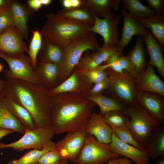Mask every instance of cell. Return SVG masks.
<instances>
[{"mask_svg":"<svg viewBox=\"0 0 164 164\" xmlns=\"http://www.w3.org/2000/svg\"><path fill=\"white\" fill-rule=\"evenodd\" d=\"M46 21L41 33L45 37L64 48L75 39L91 31L92 26L88 24L74 21L57 14L45 15Z\"/></svg>","mask_w":164,"mask_h":164,"instance_id":"3957f363","label":"cell"},{"mask_svg":"<svg viewBox=\"0 0 164 164\" xmlns=\"http://www.w3.org/2000/svg\"><path fill=\"white\" fill-rule=\"evenodd\" d=\"M72 8L79 7L82 5V0H71Z\"/></svg>","mask_w":164,"mask_h":164,"instance_id":"c3c4849f","label":"cell"},{"mask_svg":"<svg viewBox=\"0 0 164 164\" xmlns=\"http://www.w3.org/2000/svg\"><path fill=\"white\" fill-rule=\"evenodd\" d=\"M87 133L85 130L67 133L56 144L55 149L63 159L74 162L83 145Z\"/></svg>","mask_w":164,"mask_h":164,"instance_id":"4fadbf2b","label":"cell"},{"mask_svg":"<svg viewBox=\"0 0 164 164\" xmlns=\"http://www.w3.org/2000/svg\"><path fill=\"white\" fill-rule=\"evenodd\" d=\"M99 67L103 69L108 68L120 73H126L134 78L138 75L126 56L118 51L112 54Z\"/></svg>","mask_w":164,"mask_h":164,"instance_id":"cb8c5ba5","label":"cell"},{"mask_svg":"<svg viewBox=\"0 0 164 164\" xmlns=\"http://www.w3.org/2000/svg\"><path fill=\"white\" fill-rule=\"evenodd\" d=\"M135 18L145 28L150 30L153 37L164 49V17L162 15H155L147 18Z\"/></svg>","mask_w":164,"mask_h":164,"instance_id":"83f0119b","label":"cell"},{"mask_svg":"<svg viewBox=\"0 0 164 164\" xmlns=\"http://www.w3.org/2000/svg\"><path fill=\"white\" fill-rule=\"evenodd\" d=\"M85 75L94 84L101 81L108 77L107 73L105 70L99 67L96 69L88 72Z\"/></svg>","mask_w":164,"mask_h":164,"instance_id":"f35d334b","label":"cell"},{"mask_svg":"<svg viewBox=\"0 0 164 164\" xmlns=\"http://www.w3.org/2000/svg\"><path fill=\"white\" fill-rule=\"evenodd\" d=\"M35 164H39L36 163ZM54 164H69V161L66 159H63Z\"/></svg>","mask_w":164,"mask_h":164,"instance_id":"816d5d0a","label":"cell"},{"mask_svg":"<svg viewBox=\"0 0 164 164\" xmlns=\"http://www.w3.org/2000/svg\"><path fill=\"white\" fill-rule=\"evenodd\" d=\"M27 3L30 9L36 11L43 6L40 0H28Z\"/></svg>","mask_w":164,"mask_h":164,"instance_id":"ee69618b","label":"cell"},{"mask_svg":"<svg viewBox=\"0 0 164 164\" xmlns=\"http://www.w3.org/2000/svg\"><path fill=\"white\" fill-rule=\"evenodd\" d=\"M148 157L152 160L164 157V129L160 126L152 131L149 145L146 149Z\"/></svg>","mask_w":164,"mask_h":164,"instance_id":"f1b7e54d","label":"cell"},{"mask_svg":"<svg viewBox=\"0 0 164 164\" xmlns=\"http://www.w3.org/2000/svg\"><path fill=\"white\" fill-rule=\"evenodd\" d=\"M87 97L98 106L101 114L113 111H122L125 107L124 104L117 100L102 94L88 95Z\"/></svg>","mask_w":164,"mask_h":164,"instance_id":"4dcf8cb0","label":"cell"},{"mask_svg":"<svg viewBox=\"0 0 164 164\" xmlns=\"http://www.w3.org/2000/svg\"><path fill=\"white\" fill-rule=\"evenodd\" d=\"M34 70L40 84L48 90L59 85L60 67L56 65L37 61Z\"/></svg>","mask_w":164,"mask_h":164,"instance_id":"d6986e66","label":"cell"},{"mask_svg":"<svg viewBox=\"0 0 164 164\" xmlns=\"http://www.w3.org/2000/svg\"><path fill=\"white\" fill-rule=\"evenodd\" d=\"M70 20L89 25L92 26L95 21L94 15L83 3L81 6L70 9H63L56 13Z\"/></svg>","mask_w":164,"mask_h":164,"instance_id":"484cf974","label":"cell"},{"mask_svg":"<svg viewBox=\"0 0 164 164\" xmlns=\"http://www.w3.org/2000/svg\"><path fill=\"white\" fill-rule=\"evenodd\" d=\"M13 25L14 24L9 7L0 15V34Z\"/></svg>","mask_w":164,"mask_h":164,"instance_id":"ab89813d","label":"cell"},{"mask_svg":"<svg viewBox=\"0 0 164 164\" xmlns=\"http://www.w3.org/2000/svg\"><path fill=\"white\" fill-rule=\"evenodd\" d=\"M85 130L101 142L109 145L111 142L112 129L104 121L100 113H92Z\"/></svg>","mask_w":164,"mask_h":164,"instance_id":"7402d4cb","label":"cell"},{"mask_svg":"<svg viewBox=\"0 0 164 164\" xmlns=\"http://www.w3.org/2000/svg\"><path fill=\"white\" fill-rule=\"evenodd\" d=\"M87 96L72 93L50 96L51 127L55 134L86 130L96 105Z\"/></svg>","mask_w":164,"mask_h":164,"instance_id":"6da1fadb","label":"cell"},{"mask_svg":"<svg viewBox=\"0 0 164 164\" xmlns=\"http://www.w3.org/2000/svg\"><path fill=\"white\" fill-rule=\"evenodd\" d=\"M109 84V79L108 76L104 80L94 84L88 95H99L107 90Z\"/></svg>","mask_w":164,"mask_h":164,"instance_id":"60d3db41","label":"cell"},{"mask_svg":"<svg viewBox=\"0 0 164 164\" xmlns=\"http://www.w3.org/2000/svg\"><path fill=\"white\" fill-rule=\"evenodd\" d=\"M14 132L13 130L0 128V139L7 135L11 134Z\"/></svg>","mask_w":164,"mask_h":164,"instance_id":"bcb514c9","label":"cell"},{"mask_svg":"<svg viewBox=\"0 0 164 164\" xmlns=\"http://www.w3.org/2000/svg\"><path fill=\"white\" fill-rule=\"evenodd\" d=\"M121 13L123 18V24L118 50L119 52L122 53L134 36H140L142 38L145 36L147 29L135 17L130 14L124 6L121 7Z\"/></svg>","mask_w":164,"mask_h":164,"instance_id":"5bb4252c","label":"cell"},{"mask_svg":"<svg viewBox=\"0 0 164 164\" xmlns=\"http://www.w3.org/2000/svg\"><path fill=\"white\" fill-rule=\"evenodd\" d=\"M112 130L113 133L123 142L141 150L146 149L137 142L127 126L114 128Z\"/></svg>","mask_w":164,"mask_h":164,"instance_id":"8d00e7d4","label":"cell"},{"mask_svg":"<svg viewBox=\"0 0 164 164\" xmlns=\"http://www.w3.org/2000/svg\"><path fill=\"white\" fill-rule=\"evenodd\" d=\"M56 143L51 141L42 150L33 149L27 152L22 157L7 164H35L47 152L54 150Z\"/></svg>","mask_w":164,"mask_h":164,"instance_id":"1f68e13d","label":"cell"},{"mask_svg":"<svg viewBox=\"0 0 164 164\" xmlns=\"http://www.w3.org/2000/svg\"><path fill=\"white\" fill-rule=\"evenodd\" d=\"M64 159L60 152L55 149L45 153L38 161L39 164H54Z\"/></svg>","mask_w":164,"mask_h":164,"instance_id":"74e56055","label":"cell"},{"mask_svg":"<svg viewBox=\"0 0 164 164\" xmlns=\"http://www.w3.org/2000/svg\"><path fill=\"white\" fill-rule=\"evenodd\" d=\"M86 6L96 16L105 17L111 11L115 0H82Z\"/></svg>","mask_w":164,"mask_h":164,"instance_id":"836d02e7","label":"cell"},{"mask_svg":"<svg viewBox=\"0 0 164 164\" xmlns=\"http://www.w3.org/2000/svg\"><path fill=\"white\" fill-rule=\"evenodd\" d=\"M101 114L104 121L112 129L127 126L129 119L123 110L113 111Z\"/></svg>","mask_w":164,"mask_h":164,"instance_id":"e575fe53","label":"cell"},{"mask_svg":"<svg viewBox=\"0 0 164 164\" xmlns=\"http://www.w3.org/2000/svg\"><path fill=\"white\" fill-rule=\"evenodd\" d=\"M12 0H0V9H5L8 8Z\"/></svg>","mask_w":164,"mask_h":164,"instance_id":"f6af8a7d","label":"cell"},{"mask_svg":"<svg viewBox=\"0 0 164 164\" xmlns=\"http://www.w3.org/2000/svg\"><path fill=\"white\" fill-rule=\"evenodd\" d=\"M0 58L8 64L9 69L4 72L7 80L17 79L35 84H40L35 70L29 57L13 58L0 52Z\"/></svg>","mask_w":164,"mask_h":164,"instance_id":"30bf717a","label":"cell"},{"mask_svg":"<svg viewBox=\"0 0 164 164\" xmlns=\"http://www.w3.org/2000/svg\"><path fill=\"white\" fill-rule=\"evenodd\" d=\"M138 92H149L164 96V84L148 63L145 70L134 78Z\"/></svg>","mask_w":164,"mask_h":164,"instance_id":"2e32d148","label":"cell"},{"mask_svg":"<svg viewBox=\"0 0 164 164\" xmlns=\"http://www.w3.org/2000/svg\"><path fill=\"white\" fill-rule=\"evenodd\" d=\"M143 42L142 37L138 36L135 45L128 51L126 56L138 75L143 72L146 67L145 50Z\"/></svg>","mask_w":164,"mask_h":164,"instance_id":"4316f807","label":"cell"},{"mask_svg":"<svg viewBox=\"0 0 164 164\" xmlns=\"http://www.w3.org/2000/svg\"><path fill=\"white\" fill-rule=\"evenodd\" d=\"M23 39L14 25L10 26L0 34V52L13 58L24 57L28 48Z\"/></svg>","mask_w":164,"mask_h":164,"instance_id":"8fae6325","label":"cell"},{"mask_svg":"<svg viewBox=\"0 0 164 164\" xmlns=\"http://www.w3.org/2000/svg\"><path fill=\"white\" fill-rule=\"evenodd\" d=\"M107 163V164H134L129 159L123 157L113 158Z\"/></svg>","mask_w":164,"mask_h":164,"instance_id":"7bdbcfd3","label":"cell"},{"mask_svg":"<svg viewBox=\"0 0 164 164\" xmlns=\"http://www.w3.org/2000/svg\"><path fill=\"white\" fill-rule=\"evenodd\" d=\"M55 134L51 128L26 129L23 136L18 140L9 144L0 142V150L6 148H12L13 151H18L31 149L42 150L52 141Z\"/></svg>","mask_w":164,"mask_h":164,"instance_id":"ba28073f","label":"cell"},{"mask_svg":"<svg viewBox=\"0 0 164 164\" xmlns=\"http://www.w3.org/2000/svg\"><path fill=\"white\" fill-rule=\"evenodd\" d=\"M164 96L149 92H138L137 103L151 115L160 122H164Z\"/></svg>","mask_w":164,"mask_h":164,"instance_id":"ac0fdd59","label":"cell"},{"mask_svg":"<svg viewBox=\"0 0 164 164\" xmlns=\"http://www.w3.org/2000/svg\"><path fill=\"white\" fill-rule=\"evenodd\" d=\"M109 79L107 89L113 98L128 106L138 104L136 97L138 91L134 78L126 73H120L106 68L104 69Z\"/></svg>","mask_w":164,"mask_h":164,"instance_id":"8992f818","label":"cell"},{"mask_svg":"<svg viewBox=\"0 0 164 164\" xmlns=\"http://www.w3.org/2000/svg\"><path fill=\"white\" fill-rule=\"evenodd\" d=\"M94 16L95 21L90 30L102 36L104 44L102 47L118 50L120 41L118 26L121 21V15L117 14L111 11L102 19Z\"/></svg>","mask_w":164,"mask_h":164,"instance_id":"9c48e42d","label":"cell"},{"mask_svg":"<svg viewBox=\"0 0 164 164\" xmlns=\"http://www.w3.org/2000/svg\"><path fill=\"white\" fill-rule=\"evenodd\" d=\"M49 90L38 84L14 79L5 81L1 97L9 96L29 112L36 128H51Z\"/></svg>","mask_w":164,"mask_h":164,"instance_id":"7a4b0ae2","label":"cell"},{"mask_svg":"<svg viewBox=\"0 0 164 164\" xmlns=\"http://www.w3.org/2000/svg\"><path fill=\"white\" fill-rule=\"evenodd\" d=\"M5 81L0 78V94L2 91Z\"/></svg>","mask_w":164,"mask_h":164,"instance_id":"f5cc1de1","label":"cell"},{"mask_svg":"<svg viewBox=\"0 0 164 164\" xmlns=\"http://www.w3.org/2000/svg\"><path fill=\"white\" fill-rule=\"evenodd\" d=\"M150 57L148 63L156 67L161 77L164 79V60L162 56L163 49L152 35L151 31L146 30L145 36L142 38Z\"/></svg>","mask_w":164,"mask_h":164,"instance_id":"44dd1931","label":"cell"},{"mask_svg":"<svg viewBox=\"0 0 164 164\" xmlns=\"http://www.w3.org/2000/svg\"><path fill=\"white\" fill-rule=\"evenodd\" d=\"M4 67L0 63V73L4 71Z\"/></svg>","mask_w":164,"mask_h":164,"instance_id":"11a10c76","label":"cell"},{"mask_svg":"<svg viewBox=\"0 0 164 164\" xmlns=\"http://www.w3.org/2000/svg\"><path fill=\"white\" fill-rule=\"evenodd\" d=\"M128 117L127 127L137 142L145 149L149 142L153 131L161 123L138 104L125 107L123 110Z\"/></svg>","mask_w":164,"mask_h":164,"instance_id":"277c9868","label":"cell"},{"mask_svg":"<svg viewBox=\"0 0 164 164\" xmlns=\"http://www.w3.org/2000/svg\"><path fill=\"white\" fill-rule=\"evenodd\" d=\"M148 6L155 15H162L164 12V0H146Z\"/></svg>","mask_w":164,"mask_h":164,"instance_id":"b9f144b4","label":"cell"},{"mask_svg":"<svg viewBox=\"0 0 164 164\" xmlns=\"http://www.w3.org/2000/svg\"><path fill=\"white\" fill-rule=\"evenodd\" d=\"M120 156L113 152L109 145L97 141L87 132L82 148L74 164H104L114 158Z\"/></svg>","mask_w":164,"mask_h":164,"instance_id":"52a82bcc","label":"cell"},{"mask_svg":"<svg viewBox=\"0 0 164 164\" xmlns=\"http://www.w3.org/2000/svg\"><path fill=\"white\" fill-rule=\"evenodd\" d=\"M93 85L85 75L73 71L66 80L49 90L48 93L50 96L64 93L87 95Z\"/></svg>","mask_w":164,"mask_h":164,"instance_id":"7c38bea8","label":"cell"},{"mask_svg":"<svg viewBox=\"0 0 164 164\" xmlns=\"http://www.w3.org/2000/svg\"><path fill=\"white\" fill-rule=\"evenodd\" d=\"M61 3L65 9H70L72 8L71 0H62Z\"/></svg>","mask_w":164,"mask_h":164,"instance_id":"7dc6e473","label":"cell"},{"mask_svg":"<svg viewBox=\"0 0 164 164\" xmlns=\"http://www.w3.org/2000/svg\"><path fill=\"white\" fill-rule=\"evenodd\" d=\"M65 58L64 48L43 37L42 45L37 56V61L50 63L60 67Z\"/></svg>","mask_w":164,"mask_h":164,"instance_id":"ffe728a7","label":"cell"},{"mask_svg":"<svg viewBox=\"0 0 164 164\" xmlns=\"http://www.w3.org/2000/svg\"><path fill=\"white\" fill-rule=\"evenodd\" d=\"M121 2L127 12L134 17L147 18L155 15L153 10L139 0H122Z\"/></svg>","mask_w":164,"mask_h":164,"instance_id":"d6a6232c","label":"cell"},{"mask_svg":"<svg viewBox=\"0 0 164 164\" xmlns=\"http://www.w3.org/2000/svg\"><path fill=\"white\" fill-rule=\"evenodd\" d=\"M14 25L23 39H27L29 35L27 21L31 14L30 10L22 3L12 0L9 6Z\"/></svg>","mask_w":164,"mask_h":164,"instance_id":"603a6c76","label":"cell"},{"mask_svg":"<svg viewBox=\"0 0 164 164\" xmlns=\"http://www.w3.org/2000/svg\"><path fill=\"white\" fill-rule=\"evenodd\" d=\"M0 128L12 130L23 134L26 129L8 109L0 96Z\"/></svg>","mask_w":164,"mask_h":164,"instance_id":"f546056e","label":"cell"},{"mask_svg":"<svg viewBox=\"0 0 164 164\" xmlns=\"http://www.w3.org/2000/svg\"><path fill=\"white\" fill-rule=\"evenodd\" d=\"M120 2H121V0H115L113 5L115 10H117L119 9Z\"/></svg>","mask_w":164,"mask_h":164,"instance_id":"681fc988","label":"cell"},{"mask_svg":"<svg viewBox=\"0 0 164 164\" xmlns=\"http://www.w3.org/2000/svg\"><path fill=\"white\" fill-rule=\"evenodd\" d=\"M154 164H164V157L160 158Z\"/></svg>","mask_w":164,"mask_h":164,"instance_id":"db71d44e","label":"cell"},{"mask_svg":"<svg viewBox=\"0 0 164 164\" xmlns=\"http://www.w3.org/2000/svg\"><path fill=\"white\" fill-rule=\"evenodd\" d=\"M88 51L85 56L81 58L73 71L85 75L101 65L112 54L118 50L100 47L93 52Z\"/></svg>","mask_w":164,"mask_h":164,"instance_id":"e0dca14e","label":"cell"},{"mask_svg":"<svg viewBox=\"0 0 164 164\" xmlns=\"http://www.w3.org/2000/svg\"><path fill=\"white\" fill-rule=\"evenodd\" d=\"M42 5H48L52 3L51 0H40Z\"/></svg>","mask_w":164,"mask_h":164,"instance_id":"f907efd6","label":"cell"},{"mask_svg":"<svg viewBox=\"0 0 164 164\" xmlns=\"http://www.w3.org/2000/svg\"><path fill=\"white\" fill-rule=\"evenodd\" d=\"M100 47L95 34L90 31L72 41L64 48L65 58L60 68L59 84L71 74L84 52L95 51Z\"/></svg>","mask_w":164,"mask_h":164,"instance_id":"5b68a950","label":"cell"},{"mask_svg":"<svg viewBox=\"0 0 164 164\" xmlns=\"http://www.w3.org/2000/svg\"><path fill=\"white\" fill-rule=\"evenodd\" d=\"M42 35L38 30L32 31V36L29 47L28 53L31 64L34 69L37 62V56L42 43Z\"/></svg>","mask_w":164,"mask_h":164,"instance_id":"d590c367","label":"cell"},{"mask_svg":"<svg viewBox=\"0 0 164 164\" xmlns=\"http://www.w3.org/2000/svg\"><path fill=\"white\" fill-rule=\"evenodd\" d=\"M1 97L8 109L26 129L36 128L31 116L25 108L9 96Z\"/></svg>","mask_w":164,"mask_h":164,"instance_id":"d4e9b609","label":"cell"},{"mask_svg":"<svg viewBox=\"0 0 164 164\" xmlns=\"http://www.w3.org/2000/svg\"><path fill=\"white\" fill-rule=\"evenodd\" d=\"M6 9H0V15Z\"/></svg>","mask_w":164,"mask_h":164,"instance_id":"9f6ffc18","label":"cell"},{"mask_svg":"<svg viewBox=\"0 0 164 164\" xmlns=\"http://www.w3.org/2000/svg\"><path fill=\"white\" fill-rule=\"evenodd\" d=\"M109 145L114 154L130 159L136 164H150L146 149L141 150L123 142L113 133Z\"/></svg>","mask_w":164,"mask_h":164,"instance_id":"9a60e30c","label":"cell"}]
</instances>
